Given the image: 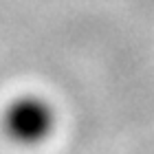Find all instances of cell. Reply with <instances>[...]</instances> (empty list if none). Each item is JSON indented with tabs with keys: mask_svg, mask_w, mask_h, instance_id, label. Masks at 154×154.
<instances>
[{
	"mask_svg": "<svg viewBox=\"0 0 154 154\" xmlns=\"http://www.w3.org/2000/svg\"><path fill=\"white\" fill-rule=\"evenodd\" d=\"M9 130L22 141H33L46 134L51 125V112L42 101L35 99H22L9 110L7 115Z\"/></svg>",
	"mask_w": 154,
	"mask_h": 154,
	"instance_id": "obj_1",
	"label": "cell"
}]
</instances>
